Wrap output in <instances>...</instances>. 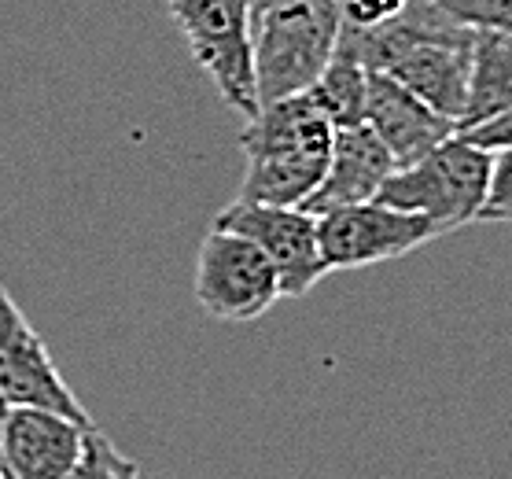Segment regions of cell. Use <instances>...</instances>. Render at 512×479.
<instances>
[{
	"instance_id": "9c48e42d",
	"label": "cell",
	"mask_w": 512,
	"mask_h": 479,
	"mask_svg": "<svg viewBox=\"0 0 512 479\" xmlns=\"http://www.w3.org/2000/svg\"><path fill=\"white\" fill-rule=\"evenodd\" d=\"M93 424L52 409L12 406L0 421V457L12 479H67L82 461Z\"/></svg>"
},
{
	"instance_id": "6da1fadb",
	"label": "cell",
	"mask_w": 512,
	"mask_h": 479,
	"mask_svg": "<svg viewBox=\"0 0 512 479\" xmlns=\"http://www.w3.org/2000/svg\"><path fill=\"white\" fill-rule=\"evenodd\" d=\"M336 129L306 96L258 107L240 133L247 170L240 199L266 207H303L321 185Z\"/></svg>"
},
{
	"instance_id": "30bf717a",
	"label": "cell",
	"mask_w": 512,
	"mask_h": 479,
	"mask_svg": "<svg viewBox=\"0 0 512 479\" xmlns=\"http://www.w3.org/2000/svg\"><path fill=\"white\" fill-rule=\"evenodd\" d=\"M365 126L373 129L395 166H413L443 141L457 137V122L431 111L424 100L402 89L395 78L369 71V96H365Z\"/></svg>"
},
{
	"instance_id": "8fae6325",
	"label": "cell",
	"mask_w": 512,
	"mask_h": 479,
	"mask_svg": "<svg viewBox=\"0 0 512 479\" xmlns=\"http://www.w3.org/2000/svg\"><path fill=\"white\" fill-rule=\"evenodd\" d=\"M398 166L391 159L380 137L369 126H350L336 129L332 137V155H328V170L321 177V185L314 188V196L306 199L299 211L314 214H332L343 207H358V203H373L380 196V188Z\"/></svg>"
},
{
	"instance_id": "9a60e30c",
	"label": "cell",
	"mask_w": 512,
	"mask_h": 479,
	"mask_svg": "<svg viewBox=\"0 0 512 479\" xmlns=\"http://www.w3.org/2000/svg\"><path fill=\"white\" fill-rule=\"evenodd\" d=\"M435 4L468 30L512 37V0H435Z\"/></svg>"
},
{
	"instance_id": "3957f363",
	"label": "cell",
	"mask_w": 512,
	"mask_h": 479,
	"mask_svg": "<svg viewBox=\"0 0 512 479\" xmlns=\"http://www.w3.org/2000/svg\"><path fill=\"white\" fill-rule=\"evenodd\" d=\"M490 166L494 155L487 148H476L465 137H450L413 166L395 170L376 199L395 211L428 218L443 233H454L461 225L479 222L490 188Z\"/></svg>"
},
{
	"instance_id": "5b68a950",
	"label": "cell",
	"mask_w": 512,
	"mask_h": 479,
	"mask_svg": "<svg viewBox=\"0 0 512 479\" xmlns=\"http://www.w3.org/2000/svg\"><path fill=\"white\" fill-rule=\"evenodd\" d=\"M192 292L214 321L229 325H251L280 303V281L269 258L251 240L225 229H210L203 236Z\"/></svg>"
},
{
	"instance_id": "7a4b0ae2",
	"label": "cell",
	"mask_w": 512,
	"mask_h": 479,
	"mask_svg": "<svg viewBox=\"0 0 512 479\" xmlns=\"http://www.w3.org/2000/svg\"><path fill=\"white\" fill-rule=\"evenodd\" d=\"M339 0H280L251 23L258 107L303 96L336 56Z\"/></svg>"
},
{
	"instance_id": "ba28073f",
	"label": "cell",
	"mask_w": 512,
	"mask_h": 479,
	"mask_svg": "<svg viewBox=\"0 0 512 479\" xmlns=\"http://www.w3.org/2000/svg\"><path fill=\"white\" fill-rule=\"evenodd\" d=\"M0 402L8 409H52L70 421L93 424L4 284H0Z\"/></svg>"
},
{
	"instance_id": "ac0fdd59",
	"label": "cell",
	"mask_w": 512,
	"mask_h": 479,
	"mask_svg": "<svg viewBox=\"0 0 512 479\" xmlns=\"http://www.w3.org/2000/svg\"><path fill=\"white\" fill-rule=\"evenodd\" d=\"M457 137H465V141H472L476 148H487V152H501V148H512V111H505V115L490 118V122H483V126L468 129V133H457Z\"/></svg>"
},
{
	"instance_id": "7c38bea8",
	"label": "cell",
	"mask_w": 512,
	"mask_h": 479,
	"mask_svg": "<svg viewBox=\"0 0 512 479\" xmlns=\"http://www.w3.org/2000/svg\"><path fill=\"white\" fill-rule=\"evenodd\" d=\"M512 111V37L472 30V74L468 104L457 122V133L483 126L490 118Z\"/></svg>"
},
{
	"instance_id": "4fadbf2b",
	"label": "cell",
	"mask_w": 512,
	"mask_h": 479,
	"mask_svg": "<svg viewBox=\"0 0 512 479\" xmlns=\"http://www.w3.org/2000/svg\"><path fill=\"white\" fill-rule=\"evenodd\" d=\"M306 100L328 118L332 129H350L365 126V96H369V71L361 67L350 48L339 45L336 56L328 59V67L321 71L310 89Z\"/></svg>"
},
{
	"instance_id": "5bb4252c",
	"label": "cell",
	"mask_w": 512,
	"mask_h": 479,
	"mask_svg": "<svg viewBox=\"0 0 512 479\" xmlns=\"http://www.w3.org/2000/svg\"><path fill=\"white\" fill-rule=\"evenodd\" d=\"M67 479H140V465L133 457H126L100 428H89L85 435L82 461L74 465Z\"/></svg>"
},
{
	"instance_id": "e0dca14e",
	"label": "cell",
	"mask_w": 512,
	"mask_h": 479,
	"mask_svg": "<svg viewBox=\"0 0 512 479\" xmlns=\"http://www.w3.org/2000/svg\"><path fill=\"white\" fill-rule=\"evenodd\" d=\"M406 8L409 0H339L343 26L350 30H380V26L395 23Z\"/></svg>"
},
{
	"instance_id": "2e32d148",
	"label": "cell",
	"mask_w": 512,
	"mask_h": 479,
	"mask_svg": "<svg viewBox=\"0 0 512 479\" xmlns=\"http://www.w3.org/2000/svg\"><path fill=\"white\" fill-rule=\"evenodd\" d=\"M490 155H494V166H490V188L479 222H512V148Z\"/></svg>"
},
{
	"instance_id": "52a82bcc",
	"label": "cell",
	"mask_w": 512,
	"mask_h": 479,
	"mask_svg": "<svg viewBox=\"0 0 512 479\" xmlns=\"http://www.w3.org/2000/svg\"><path fill=\"white\" fill-rule=\"evenodd\" d=\"M317 236H321L325 269L336 273V269H365L391 262V258L409 255V251H417V247L431 244L446 233L420 214L395 211V207L373 199V203L321 214Z\"/></svg>"
},
{
	"instance_id": "8992f818",
	"label": "cell",
	"mask_w": 512,
	"mask_h": 479,
	"mask_svg": "<svg viewBox=\"0 0 512 479\" xmlns=\"http://www.w3.org/2000/svg\"><path fill=\"white\" fill-rule=\"evenodd\" d=\"M214 229L244 236L269 258V266L277 269L280 299H303L328 273L321 258L317 218L299 207H266L236 199L214 218Z\"/></svg>"
},
{
	"instance_id": "d6986e66",
	"label": "cell",
	"mask_w": 512,
	"mask_h": 479,
	"mask_svg": "<svg viewBox=\"0 0 512 479\" xmlns=\"http://www.w3.org/2000/svg\"><path fill=\"white\" fill-rule=\"evenodd\" d=\"M273 4H280V0H251V23H255V19H258L262 12H269Z\"/></svg>"
},
{
	"instance_id": "277c9868",
	"label": "cell",
	"mask_w": 512,
	"mask_h": 479,
	"mask_svg": "<svg viewBox=\"0 0 512 479\" xmlns=\"http://www.w3.org/2000/svg\"><path fill=\"white\" fill-rule=\"evenodd\" d=\"M181 26L196 67L225 104L255 118V56H251V0H166Z\"/></svg>"
}]
</instances>
